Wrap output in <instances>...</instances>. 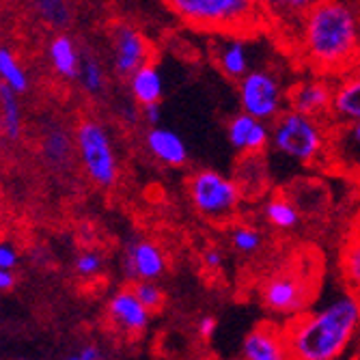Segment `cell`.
I'll return each instance as SVG.
<instances>
[{
  "label": "cell",
  "mask_w": 360,
  "mask_h": 360,
  "mask_svg": "<svg viewBox=\"0 0 360 360\" xmlns=\"http://www.w3.org/2000/svg\"><path fill=\"white\" fill-rule=\"evenodd\" d=\"M335 89L323 78H309L298 84H293L287 93L289 108L319 119L321 115L333 110Z\"/></svg>",
  "instance_id": "cell-11"
},
{
  "label": "cell",
  "mask_w": 360,
  "mask_h": 360,
  "mask_svg": "<svg viewBox=\"0 0 360 360\" xmlns=\"http://www.w3.org/2000/svg\"><path fill=\"white\" fill-rule=\"evenodd\" d=\"M74 139L89 179L100 188H112L119 179V162L106 127L95 119H84L78 123Z\"/></svg>",
  "instance_id": "cell-5"
},
{
  "label": "cell",
  "mask_w": 360,
  "mask_h": 360,
  "mask_svg": "<svg viewBox=\"0 0 360 360\" xmlns=\"http://www.w3.org/2000/svg\"><path fill=\"white\" fill-rule=\"evenodd\" d=\"M78 354H80V358H82V360H102V356H104V354H102V349L97 347V345H93V343L84 345Z\"/></svg>",
  "instance_id": "cell-37"
},
{
  "label": "cell",
  "mask_w": 360,
  "mask_h": 360,
  "mask_svg": "<svg viewBox=\"0 0 360 360\" xmlns=\"http://www.w3.org/2000/svg\"><path fill=\"white\" fill-rule=\"evenodd\" d=\"M65 360H82V358H80V354H72V356H68Z\"/></svg>",
  "instance_id": "cell-38"
},
{
  "label": "cell",
  "mask_w": 360,
  "mask_h": 360,
  "mask_svg": "<svg viewBox=\"0 0 360 360\" xmlns=\"http://www.w3.org/2000/svg\"><path fill=\"white\" fill-rule=\"evenodd\" d=\"M244 360H289L285 330L270 323H261L250 330L242 343Z\"/></svg>",
  "instance_id": "cell-13"
},
{
  "label": "cell",
  "mask_w": 360,
  "mask_h": 360,
  "mask_svg": "<svg viewBox=\"0 0 360 360\" xmlns=\"http://www.w3.org/2000/svg\"><path fill=\"white\" fill-rule=\"evenodd\" d=\"M264 216L268 224L281 231H289L300 224V207L287 196H272V199L264 205Z\"/></svg>",
  "instance_id": "cell-23"
},
{
  "label": "cell",
  "mask_w": 360,
  "mask_h": 360,
  "mask_svg": "<svg viewBox=\"0 0 360 360\" xmlns=\"http://www.w3.org/2000/svg\"><path fill=\"white\" fill-rule=\"evenodd\" d=\"M222 261H224V257H222V252L218 248H207L203 252V264H205L207 270H220Z\"/></svg>",
  "instance_id": "cell-34"
},
{
  "label": "cell",
  "mask_w": 360,
  "mask_h": 360,
  "mask_svg": "<svg viewBox=\"0 0 360 360\" xmlns=\"http://www.w3.org/2000/svg\"><path fill=\"white\" fill-rule=\"evenodd\" d=\"M323 129L315 117L285 110L272 125V147L298 165H311L323 151Z\"/></svg>",
  "instance_id": "cell-4"
},
{
  "label": "cell",
  "mask_w": 360,
  "mask_h": 360,
  "mask_svg": "<svg viewBox=\"0 0 360 360\" xmlns=\"http://www.w3.org/2000/svg\"><path fill=\"white\" fill-rule=\"evenodd\" d=\"M104 268V259L100 252L95 250H82L78 257H76V274L82 276V278H93L102 272Z\"/></svg>",
  "instance_id": "cell-31"
},
{
  "label": "cell",
  "mask_w": 360,
  "mask_h": 360,
  "mask_svg": "<svg viewBox=\"0 0 360 360\" xmlns=\"http://www.w3.org/2000/svg\"><path fill=\"white\" fill-rule=\"evenodd\" d=\"M238 95H240V106L242 112L259 119V121H276L285 110V93L281 89V82L274 74L255 70L248 72L238 82Z\"/></svg>",
  "instance_id": "cell-7"
},
{
  "label": "cell",
  "mask_w": 360,
  "mask_h": 360,
  "mask_svg": "<svg viewBox=\"0 0 360 360\" xmlns=\"http://www.w3.org/2000/svg\"><path fill=\"white\" fill-rule=\"evenodd\" d=\"M261 300L276 315H300L309 300V285L296 272H278L261 287Z\"/></svg>",
  "instance_id": "cell-9"
},
{
  "label": "cell",
  "mask_w": 360,
  "mask_h": 360,
  "mask_svg": "<svg viewBox=\"0 0 360 360\" xmlns=\"http://www.w3.org/2000/svg\"><path fill=\"white\" fill-rule=\"evenodd\" d=\"M360 326V302L339 296L317 311L293 317L285 330L289 360H337Z\"/></svg>",
  "instance_id": "cell-2"
},
{
  "label": "cell",
  "mask_w": 360,
  "mask_h": 360,
  "mask_svg": "<svg viewBox=\"0 0 360 360\" xmlns=\"http://www.w3.org/2000/svg\"><path fill=\"white\" fill-rule=\"evenodd\" d=\"M264 5V13L266 18L289 26V24H296L298 32L300 26L307 18V13L311 11V7L315 5V0H261Z\"/></svg>",
  "instance_id": "cell-19"
},
{
  "label": "cell",
  "mask_w": 360,
  "mask_h": 360,
  "mask_svg": "<svg viewBox=\"0 0 360 360\" xmlns=\"http://www.w3.org/2000/svg\"><path fill=\"white\" fill-rule=\"evenodd\" d=\"M74 147H76V139H72L68 129H63V127H52L50 132H46L44 143H41L44 158L54 169L68 165L74 153Z\"/></svg>",
  "instance_id": "cell-20"
},
{
  "label": "cell",
  "mask_w": 360,
  "mask_h": 360,
  "mask_svg": "<svg viewBox=\"0 0 360 360\" xmlns=\"http://www.w3.org/2000/svg\"><path fill=\"white\" fill-rule=\"evenodd\" d=\"M0 115H3L5 139L18 143L22 139V106L18 93L7 84H0Z\"/></svg>",
  "instance_id": "cell-22"
},
{
  "label": "cell",
  "mask_w": 360,
  "mask_h": 360,
  "mask_svg": "<svg viewBox=\"0 0 360 360\" xmlns=\"http://www.w3.org/2000/svg\"><path fill=\"white\" fill-rule=\"evenodd\" d=\"M18 264H20V252H18V248L11 242H3V246H0V270H11V272H15Z\"/></svg>",
  "instance_id": "cell-32"
},
{
  "label": "cell",
  "mask_w": 360,
  "mask_h": 360,
  "mask_svg": "<svg viewBox=\"0 0 360 360\" xmlns=\"http://www.w3.org/2000/svg\"><path fill=\"white\" fill-rule=\"evenodd\" d=\"M298 44L317 74H347L360 63V20L343 0H315L300 26Z\"/></svg>",
  "instance_id": "cell-1"
},
{
  "label": "cell",
  "mask_w": 360,
  "mask_h": 360,
  "mask_svg": "<svg viewBox=\"0 0 360 360\" xmlns=\"http://www.w3.org/2000/svg\"><path fill=\"white\" fill-rule=\"evenodd\" d=\"M48 58H50L52 70L60 78L76 80L80 76L82 58H80V52H78L74 39L68 35V32H56V35L50 39V44H48Z\"/></svg>",
  "instance_id": "cell-15"
},
{
  "label": "cell",
  "mask_w": 360,
  "mask_h": 360,
  "mask_svg": "<svg viewBox=\"0 0 360 360\" xmlns=\"http://www.w3.org/2000/svg\"><path fill=\"white\" fill-rule=\"evenodd\" d=\"M335 145L341 162L352 169H360V121L343 125L337 132Z\"/></svg>",
  "instance_id": "cell-24"
},
{
  "label": "cell",
  "mask_w": 360,
  "mask_h": 360,
  "mask_svg": "<svg viewBox=\"0 0 360 360\" xmlns=\"http://www.w3.org/2000/svg\"><path fill=\"white\" fill-rule=\"evenodd\" d=\"M218 70L231 80H242L248 70V50L242 39H231L218 52Z\"/></svg>",
  "instance_id": "cell-21"
},
{
  "label": "cell",
  "mask_w": 360,
  "mask_h": 360,
  "mask_svg": "<svg viewBox=\"0 0 360 360\" xmlns=\"http://www.w3.org/2000/svg\"><path fill=\"white\" fill-rule=\"evenodd\" d=\"M143 115H145V121H147L151 127H158V123H160V119H162V106H160V102H158V104L143 106Z\"/></svg>",
  "instance_id": "cell-35"
},
{
  "label": "cell",
  "mask_w": 360,
  "mask_h": 360,
  "mask_svg": "<svg viewBox=\"0 0 360 360\" xmlns=\"http://www.w3.org/2000/svg\"><path fill=\"white\" fill-rule=\"evenodd\" d=\"M149 153L167 167H184L188 162V147L184 139L169 127H151L145 136Z\"/></svg>",
  "instance_id": "cell-14"
},
{
  "label": "cell",
  "mask_w": 360,
  "mask_h": 360,
  "mask_svg": "<svg viewBox=\"0 0 360 360\" xmlns=\"http://www.w3.org/2000/svg\"><path fill=\"white\" fill-rule=\"evenodd\" d=\"M231 244L242 255H250L261 248V233L248 224H238L231 231Z\"/></svg>",
  "instance_id": "cell-29"
},
{
  "label": "cell",
  "mask_w": 360,
  "mask_h": 360,
  "mask_svg": "<svg viewBox=\"0 0 360 360\" xmlns=\"http://www.w3.org/2000/svg\"><path fill=\"white\" fill-rule=\"evenodd\" d=\"M330 115L341 125L360 121V72H352L335 86Z\"/></svg>",
  "instance_id": "cell-16"
},
{
  "label": "cell",
  "mask_w": 360,
  "mask_h": 360,
  "mask_svg": "<svg viewBox=\"0 0 360 360\" xmlns=\"http://www.w3.org/2000/svg\"><path fill=\"white\" fill-rule=\"evenodd\" d=\"M78 80H80V84H82V89L86 93H91V95L102 93V89H104V70H102V65L97 63L93 56H84Z\"/></svg>",
  "instance_id": "cell-27"
},
{
  "label": "cell",
  "mask_w": 360,
  "mask_h": 360,
  "mask_svg": "<svg viewBox=\"0 0 360 360\" xmlns=\"http://www.w3.org/2000/svg\"><path fill=\"white\" fill-rule=\"evenodd\" d=\"M15 287V272L11 270H0V291H11Z\"/></svg>",
  "instance_id": "cell-36"
},
{
  "label": "cell",
  "mask_w": 360,
  "mask_h": 360,
  "mask_svg": "<svg viewBox=\"0 0 360 360\" xmlns=\"http://www.w3.org/2000/svg\"><path fill=\"white\" fill-rule=\"evenodd\" d=\"M167 5L184 24L207 32L252 30L266 18L261 0H167Z\"/></svg>",
  "instance_id": "cell-3"
},
{
  "label": "cell",
  "mask_w": 360,
  "mask_h": 360,
  "mask_svg": "<svg viewBox=\"0 0 360 360\" xmlns=\"http://www.w3.org/2000/svg\"><path fill=\"white\" fill-rule=\"evenodd\" d=\"M134 293L136 298L145 304V309H149L151 313L162 309V304H165V293H162V289L158 287L155 281H136L134 283Z\"/></svg>",
  "instance_id": "cell-30"
},
{
  "label": "cell",
  "mask_w": 360,
  "mask_h": 360,
  "mask_svg": "<svg viewBox=\"0 0 360 360\" xmlns=\"http://www.w3.org/2000/svg\"><path fill=\"white\" fill-rule=\"evenodd\" d=\"M108 315H110V321H112L115 328L125 333V335L143 333L149 326V319H151V311L145 309V304L136 298L132 287L119 289L110 298Z\"/></svg>",
  "instance_id": "cell-12"
},
{
  "label": "cell",
  "mask_w": 360,
  "mask_h": 360,
  "mask_svg": "<svg viewBox=\"0 0 360 360\" xmlns=\"http://www.w3.org/2000/svg\"><path fill=\"white\" fill-rule=\"evenodd\" d=\"M190 199L207 218H224L233 214L242 199V188L238 181L220 175L218 171H199L190 177L188 184Z\"/></svg>",
  "instance_id": "cell-6"
},
{
  "label": "cell",
  "mask_w": 360,
  "mask_h": 360,
  "mask_svg": "<svg viewBox=\"0 0 360 360\" xmlns=\"http://www.w3.org/2000/svg\"><path fill=\"white\" fill-rule=\"evenodd\" d=\"M358 54H360V44H358Z\"/></svg>",
  "instance_id": "cell-39"
},
{
  "label": "cell",
  "mask_w": 360,
  "mask_h": 360,
  "mask_svg": "<svg viewBox=\"0 0 360 360\" xmlns=\"http://www.w3.org/2000/svg\"><path fill=\"white\" fill-rule=\"evenodd\" d=\"M341 266H343V274H345L347 283L354 289H360V236L347 242V246L343 250Z\"/></svg>",
  "instance_id": "cell-28"
},
{
  "label": "cell",
  "mask_w": 360,
  "mask_h": 360,
  "mask_svg": "<svg viewBox=\"0 0 360 360\" xmlns=\"http://www.w3.org/2000/svg\"><path fill=\"white\" fill-rule=\"evenodd\" d=\"M0 80H3V84L11 86L18 95L28 91V76L15 52L7 46L0 48Z\"/></svg>",
  "instance_id": "cell-25"
},
{
  "label": "cell",
  "mask_w": 360,
  "mask_h": 360,
  "mask_svg": "<svg viewBox=\"0 0 360 360\" xmlns=\"http://www.w3.org/2000/svg\"><path fill=\"white\" fill-rule=\"evenodd\" d=\"M112 68L119 76H134L141 68L151 63V46L145 35L132 24H115L110 30Z\"/></svg>",
  "instance_id": "cell-8"
},
{
  "label": "cell",
  "mask_w": 360,
  "mask_h": 360,
  "mask_svg": "<svg viewBox=\"0 0 360 360\" xmlns=\"http://www.w3.org/2000/svg\"><path fill=\"white\" fill-rule=\"evenodd\" d=\"M123 272L129 281H158L167 272V259L158 244L149 240L129 242L123 257Z\"/></svg>",
  "instance_id": "cell-10"
},
{
  "label": "cell",
  "mask_w": 360,
  "mask_h": 360,
  "mask_svg": "<svg viewBox=\"0 0 360 360\" xmlns=\"http://www.w3.org/2000/svg\"><path fill=\"white\" fill-rule=\"evenodd\" d=\"M30 9L46 26L56 32H65L74 24L72 0H30Z\"/></svg>",
  "instance_id": "cell-18"
},
{
  "label": "cell",
  "mask_w": 360,
  "mask_h": 360,
  "mask_svg": "<svg viewBox=\"0 0 360 360\" xmlns=\"http://www.w3.org/2000/svg\"><path fill=\"white\" fill-rule=\"evenodd\" d=\"M216 328H218V321H216L214 315H203L199 319V323H196V333H199L201 339H212Z\"/></svg>",
  "instance_id": "cell-33"
},
{
  "label": "cell",
  "mask_w": 360,
  "mask_h": 360,
  "mask_svg": "<svg viewBox=\"0 0 360 360\" xmlns=\"http://www.w3.org/2000/svg\"><path fill=\"white\" fill-rule=\"evenodd\" d=\"M162 74L153 63H147L134 76H129V91L141 106L158 104L162 100Z\"/></svg>",
  "instance_id": "cell-17"
},
{
  "label": "cell",
  "mask_w": 360,
  "mask_h": 360,
  "mask_svg": "<svg viewBox=\"0 0 360 360\" xmlns=\"http://www.w3.org/2000/svg\"><path fill=\"white\" fill-rule=\"evenodd\" d=\"M259 119L246 115V112H240L236 115L231 121H229V129H226V136H229V143H231V147L240 153L246 151V143L250 139V132L252 127L257 125Z\"/></svg>",
  "instance_id": "cell-26"
}]
</instances>
